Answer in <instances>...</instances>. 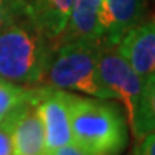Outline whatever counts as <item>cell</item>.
<instances>
[{
  "label": "cell",
  "mask_w": 155,
  "mask_h": 155,
  "mask_svg": "<svg viewBox=\"0 0 155 155\" xmlns=\"http://www.w3.org/2000/svg\"><path fill=\"white\" fill-rule=\"evenodd\" d=\"M75 0H33L28 10L52 45L66 26Z\"/></svg>",
  "instance_id": "30bf717a"
},
{
  "label": "cell",
  "mask_w": 155,
  "mask_h": 155,
  "mask_svg": "<svg viewBox=\"0 0 155 155\" xmlns=\"http://www.w3.org/2000/svg\"><path fill=\"white\" fill-rule=\"evenodd\" d=\"M116 48L139 78L145 81L155 75V20L129 29Z\"/></svg>",
  "instance_id": "52a82bcc"
},
{
  "label": "cell",
  "mask_w": 155,
  "mask_h": 155,
  "mask_svg": "<svg viewBox=\"0 0 155 155\" xmlns=\"http://www.w3.org/2000/svg\"><path fill=\"white\" fill-rule=\"evenodd\" d=\"M39 88H36L32 99L2 121L10 131L13 155H46L45 129L36 106Z\"/></svg>",
  "instance_id": "8992f818"
},
{
  "label": "cell",
  "mask_w": 155,
  "mask_h": 155,
  "mask_svg": "<svg viewBox=\"0 0 155 155\" xmlns=\"http://www.w3.org/2000/svg\"><path fill=\"white\" fill-rule=\"evenodd\" d=\"M131 129L138 141L147 134L155 132V75L145 79Z\"/></svg>",
  "instance_id": "8fae6325"
},
{
  "label": "cell",
  "mask_w": 155,
  "mask_h": 155,
  "mask_svg": "<svg viewBox=\"0 0 155 155\" xmlns=\"http://www.w3.org/2000/svg\"><path fill=\"white\" fill-rule=\"evenodd\" d=\"M25 0H0V30L13 23L26 12Z\"/></svg>",
  "instance_id": "4fadbf2b"
},
{
  "label": "cell",
  "mask_w": 155,
  "mask_h": 155,
  "mask_svg": "<svg viewBox=\"0 0 155 155\" xmlns=\"http://www.w3.org/2000/svg\"><path fill=\"white\" fill-rule=\"evenodd\" d=\"M46 155H88L86 152H83L78 145H75L73 142H69L66 145H62L59 148L46 152Z\"/></svg>",
  "instance_id": "2e32d148"
},
{
  "label": "cell",
  "mask_w": 155,
  "mask_h": 155,
  "mask_svg": "<svg viewBox=\"0 0 155 155\" xmlns=\"http://www.w3.org/2000/svg\"><path fill=\"white\" fill-rule=\"evenodd\" d=\"M0 155H13L10 131L5 122H0Z\"/></svg>",
  "instance_id": "9a60e30c"
},
{
  "label": "cell",
  "mask_w": 155,
  "mask_h": 155,
  "mask_svg": "<svg viewBox=\"0 0 155 155\" xmlns=\"http://www.w3.org/2000/svg\"><path fill=\"white\" fill-rule=\"evenodd\" d=\"M45 129L46 152L72 142L69 122V92L40 86L36 101Z\"/></svg>",
  "instance_id": "5b68a950"
},
{
  "label": "cell",
  "mask_w": 155,
  "mask_h": 155,
  "mask_svg": "<svg viewBox=\"0 0 155 155\" xmlns=\"http://www.w3.org/2000/svg\"><path fill=\"white\" fill-rule=\"evenodd\" d=\"M72 142L88 155H121L128 145L125 112L112 99L69 94Z\"/></svg>",
  "instance_id": "6da1fadb"
},
{
  "label": "cell",
  "mask_w": 155,
  "mask_h": 155,
  "mask_svg": "<svg viewBox=\"0 0 155 155\" xmlns=\"http://www.w3.org/2000/svg\"><path fill=\"white\" fill-rule=\"evenodd\" d=\"M101 42L71 40L58 45L52 50L40 86L78 91L94 98L114 101L98 73Z\"/></svg>",
  "instance_id": "3957f363"
},
{
  "label": "cell",
  "mask_w": 155,
  "mask_h": 155,
  "mask_svg": "<svg viewBox=\"0 0 155 155\" xmlns=\"http://www.w3.org/2000/svg\"><path fill=\"white\" fill-rule=\"evenodd\" d=\"M145 0H104L102 25L105 29L104 42L118 45L129 29L141 23Z\"/></svg>",
  "instance_id": "9c48e42d"
},
{
  "label": "cell",
  "mask_w": 155,
  "mask_h": 155,
  "mask_svg": "<svg viewBox=\"0 0 155 155\" xmlns=\"http://www.w3.org/2000/svg\"><path fill=\"white\" fill-rule=\"evenodd\" d=\"M98 73L102 85L112 94L114 99L122 104L127 122L129 128H132L145 81L137 75L127 59L119 53L116 45H109L104 40L99 46Z\"/></svg>",
  "instance_id": "277c9868"
},
{
  "label": "cell",
  "mask_w": 155,
  "mask_h": 155,
  "mask_svg": "<svg viewBox=\"0 0 155 155\" xmlns=\"http://www.w3.org/2000/svg\"><path fill=\"white\" fill-rule=\"evenodd\" d=\"M53 45L40 30L28 7L0 30V79L17 85H40Z\"/></svg>",
  "instance_id": "7a4b0ae2"
},
{
  "label": "cell",
  "mask_w": 155,
  "mask_h": 155,
  "mask_svg": "<svg viewBox=\"0 0 155 155\" xmlns=\"http://www.w3.org/2000/svg\"><path fill=\"white\" fill-rule=\"evenodd\" d=\"M132 155H155V132L147 134L139 139Z\"/></svg>",
  "instance_id": "5bb4252c"
},
{
  "label": "cell",
  "mask_w": 155,
  "mask_h": 155,
  "mask_svg": "<svg viewBox=\"0 0 155 155\" xmlns=\"http://www.w3.org/2000/svg\"><path fill=\"white\" fill-rule=\"evenodd\" d=\"M102 5L104 0H75L66 26L53 42V49L58 45L71 40H104L105 29L102 25Z\"/></svg>",
  "instance_id": "ba28073f"
},
{
  "label": "cell",
  "mask_w": 155,
  "mask_h": 155,
  "mask_svg": "<svg viewBox=\"0 0 155 155\" xmlns=\"http://www.w3.org/2000/svg\"><path fill=\"white\" fill-rule=\"evenodd\" d=\"M36 88H25L23 85L0 79V122L12 115L20 105L33 98Z\"/></svg>",
  "instance_id": "7c38bea8"
}]
</instances>
